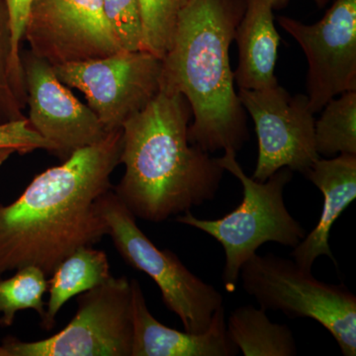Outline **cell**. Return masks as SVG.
Segmentation results:
<instances>
[{"mask_svg": "<svg viewBox=\"0 0 356 356\" xmlns=\"http://www.w3.org/2000/svg\"><path fill=\"white\" fill-rule=\"evenodd\" d=\"M240 276L261 309L313 318L334 337L344 356L356 355V296L346 285L316 280L312 271L273 254H254Z\"/></svg>", "mask_w": 356, "mask_h": 356, "instance_id": "obj_5", "label": "cell"}, {"mask_svg": "<svg viewBox=\"0 0 356 356\" xmlns=\"http://www.w3.org/2000/svg\"><path fill=\"white\" fill-rule=\"evenodd\" d=\"M122 129L40 173L17 200L0 204V277L26 266L47 277L81 247L108 236L98 202L120 165Z\"/></svg>", "mask_w": 356, "mask_h": 356, "instance_id": "obj_1", "label": "cell"}, {"mask_svg": "<svg viewBox=\"0 0 356 356\" xmlns=\"http://www.w3.org/2000/svg\"><path fill=\"white\" fill-rule=\"evenodd\" d=\"M191 118L186 98L161 86L122 126L125 173L113 191L136 218L165 221L216 197L225 170L189 142Z\"/></svg>", "mask_w": 356, "mask_h": 356, "instance_id": "obj_2", "label": "cell"}, {"mask_svg": "<svg viewBox=\"0 0 356 356\" xmlns=\"http://www.w3.org/2000/svg\"><path fill=\"white\" fill-rule=\"evenodd\" d=\"M315 123L316 149L322 158L356 154V90L332 98Z\"/></svg>", "mask_w": 356, "mask_h": 356, "instance_id": "obj_18", "label": "cell"}, {"mask_svg": "<svg viewBox=\"0 0 356 356\" xmlns=\"http://www.w3.org/2000/svg\"><path fill=\"white\" fill-rule=\"evenodd\" d=\"M22 64L14 56L13 28L6 0H0V124L27 118Z\"/></svg>", "mask_w": 356, "mask_h": 356, "instance_id": "obj_19", "label": "cell"}, {"mask_svg": "<svg viewBox=\"0 0 356 356\" xmlns=\"http://www.w3.org/2000/svg\"><path fill=\"white\" fill-rule=\"evenodd\" d=\"M277 21L308 60L307 96L314 114L332 98L356 90V0H334L315 24L286 16Z\"/></svg>", "mask_w": 356, "mask_h": 356, "instance_id": "obj_11", "label": "cell"}, {"mask_svg": "<svg viewBox=\"0 0 356 356\" xmlns=\"http://www.w3.org/2000/svg\"><path fill=\"white\" fill-rule=\"evenodd\" d=\"M48 291V280L37 266H26L6 280L0 278V325L10 327L18 312L36 311L40 318L46 313L44 294Z\"/></svg>", "mask_w": 356, "mask_h": 356, "instance_id": "obj_20", "label": "cell"}, {"mask_svg": "<svg viewBox=\"0 0 356 356\" xmlns=\"http://www.w3.org/2000/svg\"><path fill=\"white\" fill-rule=\"evenodd\" d=\"M289 1L290 0H271V4H273L274 10H280V9L286 7ZM314 1L320 8H324L331 0H314Z\"/></svg>", "mask_w": 356, "mask_h": 356, "instance_id": "obj_25", "label": "cell"}, {"mask_svg": "<svg viewBox=\"0 0 356 356\" xmlns=\"http://www.w3.org/2000/svg\"><path fill=\"white\" fill-rule=\"evenodd\" d=\"M227 329L229 339L243 356L297 355V344L290 327L271 322L264 309L238 307L229 315Z\"/></svg>", "mask_w": 356, "mask_h": 356, "instance_id": "obj_17", "label": "cell"}, {"mask_svg": "<svg viewBox=\"0 0 356 356\" xmlns=\"http://www.w3.org/2000/svg\"><path fill=\"white\" fill-rule=\"evenodd\" d=\"M0 356H8V353L6 350V348H3L2 343L0 344Z\"/></svg>", "mask_w": 356, "mask_h": 356, "instance_id": "obj_27", "label": "cell"}, {"mask_svg": "<svg viewBox=\"0 0 356 356\" xmlns=\"http://www.w3.org/2000/svg\"><path fill=\"white\" fill-rule=\"evenodd\" d=\"M14 153H15V152L11 149H0V166L3 165L7 159L10 158Z\"/></svg>", "mask_w": 356, "mask_h": 356, "instance_id": "obj_26", "label": "cell"}, {"mask_svg": "<svg viewBox=\"0 0 356 356\" xmlns=\"http://www.w3.org/2000/svg\"><path fill=\"white\" fill-rule=\"evenodd\" d=\"M102 4L122 50L143 51L142 16L138 0H102Z\"/></svg>", "mask_w": 356, "mask_h": 356, "instance_id": "obj_22", "label": "cell"}, {"mask_svg": "<svg viewBox=\"0 0 356 356\" xmlns=\"http://www.w3.org/2000/svg\"><path fill=\"white\" fill-rule=\"evenodd\" d=\"M191 0H138L143 25V51L159 58L172 46L178 18Z\"/></svg>", "mask_w": 356, "mask_h": 356, "instance_id": "obj_21", "label": "cell"}, {"mask_svg": "<svg viewBox=\"0 0 356 356\" xmlns=\"http://www.w3.org/2000/svg\"><path fill=\"white\" fill-rule=\"evenodd\" d=\"M54 70L63 83L83 93L107 132L120 130L161 90V60L146 51H120Z\"/></svg>", "mask_w": 356, "mask_h": 356, "instance_id": "obj_8", "label": "cell"}, {"mask_svg": "<svg viewBox=\"0 0 356 356\" xmlns=\"http://www.w3.org/2000/svg\"><path fill=\"white\" fill-rule=\"evenodd\" d=\"M132 288L133 346L131 356H234L238 348L229 339L224 305L200 334L180 332L159 323L147 308L139 281Z\"/></svg>", "mask_w": 356, "mask_h": 356, "instance_id": "obj_13", "label": "cell"}, {"mask_svg": "<svg viewBox=\"0 0 356 356\" xmlns=\"http://www.w3.org/2000/svg\"><path fill=\"white\" fill-rule=\"evenodd\" d=\"M218 161L225 172L240 180L242 202L219 219H199L187 211L177 215L175 221L200 229L221 243L225 252L222 282L227 291L233 293L243 264L262 245L277 243L294 248L305 238L306 229L291 216L283 198L292 170L283 168L266 181H257L243 172L234 149H225Z\"/></svg>", "mask_w": 356, "mask_h": 356, "instance_id": "obj_4", "label": "cell"}, {"mask_svg": "<svg viewBox=\"0 0 356 356\" xmlns=\"http://www.w3.org/2000/svg\"><path fill=\"white\" fill-rule=\"evenodd\" d=\"M106 252L81 247L62 261L48 280L49 301L41 320L44 331H51L62 307L77 295L103 284L111 277Z\"/></svg>", "mask_w": 356, "mask_h": 356, "instance_id": "obj_16", "label": "cell"}, {"mask_svg": "<svg viewBox=\"0 0 356 356\" xmlns=\"http://www.w3.org/2000/svg\"><path fill=\"white\" fill-rule=\"evenodd\" d=\"M245 6L247 0H191L161 58V88L186 98L193 117L189 142L209 154L236 153L248 140L247 114L234 88L229 56Z\"/></svg>", "mask_w": 356, "mask_h": 356, "instance_id": "obj_3", "label": "cell"}, {"mask_svg": "<svg viewBox=\"0 0 356 356\" xmlns=\"http://www.w3.org/2000/svg\"><path fill=\"white\" fill-rule=\"evenodd\" d=\"M8 356H131L133 346L132 288L126 276L77 295L70 324L49 339L2 341Z\"/></svg>", "mask_w": 356, "mask_h": 356, "instance_id": "obj_7", "label": "cell"}, {"mask_svg": "<svg viewBox=\"0 0 356 356\" xmlns=\"http://www.w3.org/2000/svg\"><path fill=\"white\" fill-rule=\"evenodd\" d=\"M0 149H11L20 154L36 149L55 151L53 145L32 128L28 118L0 124Z\"/></svg>", "mask_w": 356, "mask_h": 356, "instance_id": "obj_23", "label": "cell"}, {"mask_svg": "<svg viewBox=\"0 0 356 356\" xmlns=\"http://www.w3.org/2000/svg\"><path fill=\"white\" fill-rule=\"evenodd\" d=\"M98 208L122 259L154 281L166 308L180 318L184 331L205 332L222 306L221 293L191 273L172 250L156 247L113 189L99 199Z\"/></svg>", "mask_w": 356, "mask_h": 356, "instance_id": "obj_6", "label": "cell"}, {"mask_svg": "<svg viewBox=\"0 0 356 356\" xmlns=\"http://www.w3.org/2000/svg\"><path fill=\"white\" fill-rule=\"evenodd\" d=\"M23 39L32 54L53 67L123 51L102 0H31Z\"/></svg>", "mask_w": 356, "mask_h": 356, "instance_id": "obj_10", "label": "cell"}, {"mask_svg": "<svg viewBox=\"0 0 356 356\" xmlns=\"http://www.w3.org/2000/svg\"><path fill=\"white\" fill-rule=\"evenodd\" d=\"M324 195L322 214L315 228L294 248V261L312 271L321 255L337 261L330 247L334 222L356 198V154H341L332 159L320 158L305 175Z\"/></svg>", "mask_w": 356, "mask_h": 356, "instance_id": "obj_14", "label": "cell"}, {"mask_svg": "<svg viewBox=\"0 0 356 356\" xmlns=\"http://www.w3.org/2000/svg\"><path fill=\"white\" fill-rule=\"evenodd\" d=\"M273 10L271 0H247L234 38L238 47L234 79L240 89L261 90L278 84L275 65L280 36Z\"/></svg>", "mask_w": 356, "mask_h": 356, "instance_id": "obj_15", "label": "cell"}, {"mask_svg": "<svg viewBox=\"0 0 356 356\" xmlns=\"http://www.w3.org/2000/svg\"><path fill=\"white\" fill-rule=\"evenodd\" d=\"M21 57L32 128L67 159L83 147L102 142L105 130L95 112L79 102L58 79L53 65L31 51Z\"/></svg>", "mask_w": 356, "mask_h": 356, "instance_id": "obj_12", "label": "cell"}, {"mask_svg": "<svg viewBox=\"0 0 356 356\" xmlns=\"http://www.w3.org/2000/svg\"><path fill=\"white\" fill-rule=\"evenodd\" d=\"M243 108L254 120L259 156L252 178L266 181L283 168L305 177L321 158L308 96L292 95L280 84L261 90L240 89Z\"/></svg>", "mask_w": 356, "mask_h": 356, "instance_id": "obj_9", "label": "cell"}, {"mask_svg": "<svg viewBox=\"0 0 356 356\" xmlns=\"http://www.w3.org/2000/svg\"><path fill=\"white\" fill-rule=\"evenodd\" d=\"M6 3L10 13L14 56L21 63L20 44L22 42L23 31L31 0H6Z\"/></svg>", "mask_w": 356, "mask_h": 356, "instance_id": "obj_24", "label": "cell"}]
</instances>
